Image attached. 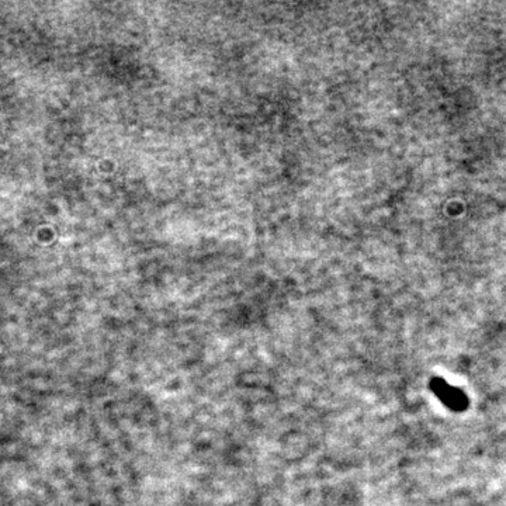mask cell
Here are the masks:
<instances>
[{"label":"cell","mask_w":506,"mask_h":506,"mask_svg":"<svg viewBox=\"0 0 506 506\" xmlns=\"http://www.w3.org/2000/svg\"><path fill=\"white\" fill-rule=\"evenodd\" d=\"M430 388L442 400L443 404H446L453 411H464L468 405L466 394L461 390L449 386L442 379H433L430 383Z\"/></svg>","instance_id":"1"}]
</instances>
